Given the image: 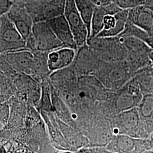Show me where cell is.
<instances>
[{
	"mask_svg": "<svg viewBox=\"0 0 153 153\" xmlns=\"http://www.w3.org/2000/svg\"><path fill=\"white\" fill-rule=\"evenodd\" d=\"M74 49L64 47L51 51L48 54V65L50 71H57L68 67L74 60Z\"/></svg>",
	"mask_w": 153,
	"mask_h": 153,
	"instance_id": "cell-10",
	"label": "cell"
},
{
	"mask_svg": "<svg viewBox=\"0 0 153 153\" xmlns=\"http://www.w3.org/2000/svg\"><path fill=\"white\" fill-rule=\"evenodd\" d=\"M10 116V104L8 101L0 103V122L6 127Z\"/></svg>",
	"mask_w": 153,
	"mask_h": 153,
	"instance_id": "cell-18",
	"label": "cell"
},
{
	"mask_svg": "<svg viewBox=\"0 0 153 153\" xmlns=\"http://www.w3.org/2000/svg\"><path fill=\"white\" fill-rule=\"evenodd\" d=\"M113 2L121 10H130L142 5V0H113Z\"/></svg>",
	"mask_w": 153,
	"mask_h": 153,
	"instance_id": "cell-19",
	"label": "cell"
},
{
	"mask_svg": "<svg viewBox=\"0 0 153 153\" xmlns=\"http://www.w3.org/2000/svg\"><path fill=\"white\" fill-rule=\"evenodd\" d=\"M65 5L66 0H50L43 9V16L45 21L64 16Z\"/></svg>",
	"mask_w": 153,
	"mask_h": 153,
	"instance_id": "cell-15",
	"label": "cell"
},
{
	"mask_svg": "<svg viewBox=\"0 0 153 153\" xmlns=\"http://www.w3.org/2000/svg\"><path fill=\"white\" fill-rule=\"evenodd\" d=\"M74 153V152H65L63 153Z\"/></svg>",
	"mask_w": 153,
	"mask_h": 153,
	"instance_id": "cell-29",
	"label": "cell"
},
{
	"mask_svg": "<svg viewBox=\"0 0 153 153\" xmlns=\"http://www.w3.org/2000/svg\"><path fill=\"white\" fill-rule=\"evenodd\" d=\"M47 52L33 51V60L31 76L37 81L40 82V79L50 71L48 65V55H45Z\"/></svg>",
	"mask_w": 153,
	"mask_h": 153,
	"instance_id": "cell-12",
	"label": "cell"
},
{
	"mask_svg": "<svg viewBox=\"0 0 153 153\" xmlns=\"http://www.w3.org/2000/svg\"><path fill=\"white\" fill-rule=\"evenodd\" d=\"M128 21L148 33L153 42V11L143 6L129 10Z\"/></svg>",
	"mask_w": 153,
	"mask_h": 153,
	"instance_id": "cell-8",
	"label": "cell"
},
{
	"mask_svg": "<svg viewBox=\"0 0 153 153\" xmlns=\"http://www.w3.org/2000/svg\"><path fill=\"white\" fill-rule=\"evenodd\" d=\"M42 96L40 102V107L42 111L45 112H51L53 109L52 98L51 96V89L47 80L43 79L41 82Z\"/></svg>",
	"mask_w": 153,
	"mask_h": 153,
	"instance_id": "cell-17",
	"label": "cell"
},
{
	"mask_svg": "<svg viewBox=\"0 0 153 153\" xmlns=\"http://www.w3.org/2000/svg\"><path fill=\"white\" fill-rule=\"evenodd\" d=\"M0 23H1V21H0Z\"/></svg>",
	"mask_w": 153,
	"mask_h": 153,
	"instance_id": "cell-32",
	"label": "cell"
},
{
	"mask_svg": "<svg viewBox=\"0 0 153 153\" xmlns=\"http://www.w3.org/2000/svg\"><path fill=\"white\" fill-rule=\"evenodd\" d=\"M108 14L105 7H97L93 14L91 23V31L88 40L95 38L104 28V18Z\"/></svg>",
	"mask_w": 153,
	"mask_h": 153,
	"instance_id": "cell-16",
	"label": "cell"
},
{
	"mask_svg": "<svg viewBox=\"0 0 153 153\" xmlns=\"http://www.w3.org/2000/svg\"><path fill=\"white\" fill-rule=\"evenodd\" d=\"M143 95L153 93V69L152 65L142 68L136 78Z\"/></svg>",
	"mask_w": 153,
	"mask_h": 153,
	"instance_id": "cell-14",
	"label": "cell"
},
{
	"mask_svg": "<svg viewBox=\"0 0 153 153\" xmlns=\"http://www.w3.org/2000/svg\"><path fill=\"white\" fill-rule=\"evenodd\" d=\"M142 153H153V150H146V151H145L144 152H143Z\"/></svg>",
	"mask_w": 153,
	"mask_h": 153,
	"instance_id": "cell-28",
	"label": "cell"
},
{
	"mask_svg": "<svg viewBox=\"0 0 153 153\" xmlns=\"http://www.w3.org/2000/svg\"><path fill=\"white\" fill-rule=\"evenodd\" d=\"M149 139V141H150L151 150H153V131L150 134Z\"/></svg>",
	"mask_w": 153,
	"mask_h": 153,
	"instance_id": "cell-26",
	"label": "cell"
},
{
	"mask_svg": "<svg viewBox=\"0 0 153 153\" xmlns=\"http://www.w3.org/2000/svg\"><path fill=\"white\" fill-rule=\"evenodd\" d=\"M0 56L16 71L31 76L33 60V51L23 48L4 52Z\"/></svg>",
	"mask_w": 153,
	"mask_h": 153,
	"instance_id": "cell-5",
	"label": "cell"
},
{
	"mask_svg": "<svg viewBox=\"0 0 153 153\" xmlns=\"http://www.w3.org/2000/svg\"><path fill=\"white\" fill-rule=\"evenodd\" d=\"M0 54L23 49L26 41L22 37L7 14L0 18Z\"/></svg>",
	"mask_w": 153,
	"mask_h": 153,
	"instance_id": "cell-2",
	"label": "cell"
},
{
	"mask_svg": "<svg viewBox=\"0 0 153 153\" xmlns=\"http://www.w3.org/2000/svg\"><path fill=\"white\" fill-rule=\"evenodd\" d=\"M64 16L71 29L76 47H82L88 40V32L78 11L74 0H66Z\"/></svg>",
	"mask_w": 153,
	"mask_h": 153,
	"instance_id": "cell-4",
	"label": "cell"
},
{
	"mask_svg": "<svg viewBox=\"0 0 153 153\" xmlns=\"http://www.w3.org/2000/svg\"><path fill=\"white\" fill-rule=\"evenodd\" d=\"M116 20L114 16L107 14L104 18V28L103 30L109 31L115 27ZM102 30V31H103Z\"/></svg>",
	"mask_w": 153,
	"mask_h": 153,
	"instance_id": "cell-20",
	"label": "cell"
},
{
	"mask_svg": "<svg viewBox=\"0 0 153 153\" xmlns=\"http://www.w3.org/2000/svg\"><path fill=\"white\" fill-rule=\"evenodd\" d=\"M105 148L111 153H142L151 150L149 138H135L126 134L112 137Z\"/></svg>",
	"mask_w": 153,
	"mask_h": 153,
	"instance_id": "cell-3",
	"label": "cell"
},
{
	"mask_svg": "<svg viewBox=\"0 0 153 153\" xmlns=\"http://www.w3.org/2000/svg\"><path fill=\"white\" fill-rule=\"evenodd\" d=\"M121 120L128 136L135 138H149V134L141 119L137 107L124 111L121 114Z\"/></svg>",
	"mask_w": 153,
	"mask_h": 153,
	"instance_id": "cell-6",
	"label": "cell"
},
{
	"mask_svg": "<svg viewBox=\"0 0 153 153\" xmlns=\"http://www.w3.org/2000/svg\"></svg>",
	"mask_w": 153,
	"mask_h": 153,
	"instance_id": "cell-31",
	"label": "cell"
},
{
	"mask_svg": "<svg viewBox=\"0 0 153 153\" xmlns=\"http://www.w3.org/2000/svg\"><path fill=\"white\" fill-rule=\"evenodd\" d=\"M63 45L57 38L47 21L35 22L32 33L26 42V47L31 51L48 52L54 51Z\"/></svg>",
	"mask_w": 153,
	"mask_h": 153,
	"instance_id": "cell-1",
	"label": "cell"
},
{
	"mask_svg": "<svg viewBox=\"0 0 153 153\" xmlns=\"http://www.w3.org/2000/svg\"><path fill=\"white\" fill-rule=\"evenodd\" d=\"M74 2L78 11L87 27L89 38L91 31V19L94 10L97 7L90 0H74Z\"/></svg>",
	"mask_w": 153,
	"mask_h": 153,
	"instance_id": "cell-13",
	"label": "cell"
},
{
	"mask_svg": "<svg viewBox=\"0 0 153 153\" xmlns=\"http://www.w3.org/2000/svg\"><path fill=\"white\" fill-rule=\"evenodd\" d=\"M90 153H111L105 147H90Z\"/></svg>",
	"mask_w": 153,
	"mask_h": 153,
	"instance_id": "cell-23",
	"label": "cell"
},
{
	"mask_svg": "<svg viewBox=\"0 0 153 153\" xmlns=\"http://www.w3.org/2000/svg\"><path fill=\"white\" fill-rule=\"evenodd\" d=\"M142 5L153 11V0H142Z\"/></svg>",
	"mask_w": 153,
	"mask_h": 153,
	"instance_id": "cell-24",
	"label": "cell"
},
{
	"mask_svg": "<svg viewBox=\"0 0 153 153\" xmlns=\"http://www.w3.org/2000/svg\"><path fill=\"white\" fill-rule=\"evenodd\" d=\"M74 153H90L89 148H83L78 150Z\"/></svg>",
	"mask_w": 153,
	"mask_h": 153,
	"instance_id": "cell-25",
	"label": "cell"
},
{
	"mask_svg": "<svg viewBox=\"0 0 153 153\" xmlns=\"http://www.w3.org/2000/svg\"><path fill=\"white\" fill-rule=\"evenodd\" d=\"M149 59H150V60L151 65H152V68H153V50L149 53Z\"/></svg>",
	"mask_w": 153,
	"mask_h": 153,
	"instance_id": "cell-27",
	"label": "cell"
},
{
	"mask_svg": "<svg viewBox=\"0 0 153 153\" xmlns=\"http://www.w3.org/2000/svg\"><path fill=\"white\" fill-rule=\"evenodd\" d=\"M137 108L142 123L150 136L153 131V93L143 95Z\"/></svg>",
	"mask_w": 153,
	"mask_h": 153,
	"instance_id": "cell-11",
	"label": "cell"
},
{
	"mask_svg": "<svg viewBox=\"0 0 153 153\" xmlns=\"http://www.w3.org/2000/svg\"><path fill=\"white\" fill-rule=\"evenodd\" d=\"M55 35L65 47L75 49L76 48L71 29L64 16L47 21Z\"/></svg>",
	"mask_w": 153,
	"mask_h": 153,
	"instance_id": "cell-9",
	"label": "cell"
},
{
	"mask_svg": "<svg viewBox=\"0 0 153 153\" xmlns=\"http://www.w3.org/2000/svg\"><path fill=\"white\" fill-rule=\"evenodd\" d=\"M22 37L27 42L31 35L33 23L31 14L27 9L14 5L7 14Z\"/></svg>",
	"mask_w": 153,
	"mask_h": 153,
	"instance_id": "cell-7",
	"label": "cell"
},
{
	"mask_svg": "<svg viewBox=\"0 0 153 153\" xmlns=\"http://www.w3.org/2000/svg\"><path fill=\"white\" fill-rule=\"evenodd\" d=\"M12 2H15V1H19V0H11Z\"/></svg>",
	"mask_w": 153,
	"mask_h": 153,
	"instance_id": "cell-30",
	"label": "cell"
},
{
	"mask_svg": "<svg viewBox=\"0 0 153 153\" xmlns=\"http://www.w3.org/2000/svg\"><path fill=\"white\" fill-rule=\"evenodd\" d=\"M96 7H104L113 2V0H90Z\"/></svg>",
	"mask_w": 153,
	"mask_h": 153,
	"instance_id": "cell-22",
	"label": "cell"
},
{
	"mask_svg": "<svg viewBox=\"0 0 153 153\" xmlns=\"http://www.w3.org/2000/svg\"><path fill=\"white\" fill-rule=\"evenodd\" d=\"M13 5L11 0H0V18L8 13Z\"/></svg>",
	"mask_w": 153,
	"mask_h": 153,
	"instance_id": "cell-21",
	"label": "cell"
}]
</instances>
